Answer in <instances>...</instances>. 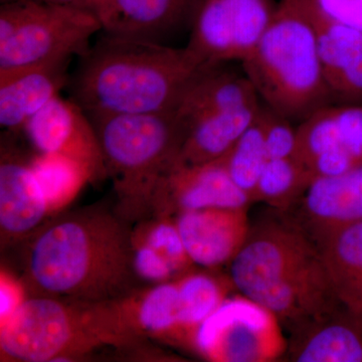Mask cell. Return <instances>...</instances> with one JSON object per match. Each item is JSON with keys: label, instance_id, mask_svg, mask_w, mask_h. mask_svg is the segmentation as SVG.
I'll use <instances>...</instances> for the list:
<instances>
[{"label": "cell", "instance_id": "1", "mask_svg": "<svg viewBox=\"0 0 362 362\" xmlns=\"http://www.w3.org/2000/svg\"><path fill=\"white\" fill-rule=\"evenodd\" d=\"M132 256V233L117 216L78 211L35 233L23 257L25 283L33 296L117 301L137 278Z\"/></svg>", "mask_w": 362, "mask_h": 362}, {"label": "cell", "instance_id": "2", "mask_svg": "<svg viewBox=\"0 0 362 362\" xmlns=\"http://www.w3.org/2000/svg\"><path fill=\"white\" fill-rule=\"evenodd\" d=\"M103 33L80 57L68 85L71 99L89 115L175 111L188 84L207 66L187 47Z\"/></svg>", "mask_w": 362, "mask_h": 362}, {"label": "cell", "instance_id": "3", "mask_svg": "<svg viewBox=\"0 0 362 362\" xmlns=\"http://www.w3.org/2000/svg\"><path fill=\"white\" fill-rule=\"evenodd\" d=\"M314 0H280L243 71L262 104L300 123L333 104L319 58Z\"/></svg>", "mask_w": 362, "mask_h": 362}, {"label": "cell", "instance_id": "4", "mask_svg": "<svg viewBox=\"0 0 362 362\" xmlns=\"http://www.w3.org/2000/svg\"><path fill=\"white\" fill-rule=\"evenodd\" d=\"M132 337L114 301L94 303L33 295L1 321L0 349L11 361H70Z\"/></svg>", "mask_w": 362, "mask_h": 362}, {"label": "cell", "instance_id": "5", "mask_svg": "<svg viewBox=\"0 0 362 362\" xmlns=\"http://www.w3.org/2000/svg\"><path fill=\"white\" fill-rule=\"evenodd\" d=\"M107 175L128 204H152L164 176L175 166L187 130L175 111L89 115Z\"/></svg>", "mask_w": 362, "mask_h": 362}, {"label": "cell", "instance_id": "6", "mask_svg": "<svg viewBox=\"0 0 362 362\" xmlns=\"http://www.w3.org/2000/svg\"><path fill=\"white\" fill-rule=\"evenodd\" d=\"M94 13L76 6L14 0L0 7V74L70 63L102 32Z\"/></svg>", "mask_w": 362, "mask_h": 362}, {"label": "cell", "instance_id": "7", "mask_svg": "<svg viewBox=\"0 0 362 362\" xmlns=\"http://www.w3.org/2000/svg\"><path fill=\"white\" fill-rule=\"evenodd\" d=\"M230 264L233 288L252 300L299 282L324 266L315 240L294 220L269 221L251 228Z\"/></svg>", "mask_w": 362, "mask_h": 362}, {"label": "cell", "instance_id": "8", "mask_svg": "<svg viewBox=\"0 0 362 362\" xmlns=\"http://www.w3.org/2000/svg\"><path fill=\"white\" fill-rule=\"evenodd\" d=\"M194 349L211 361L270 362L287 351L277 317L240 294L228 297L197 328Z\"/></svg>", "mask_w": 362, "mask_h": 362}, {"label": "cell", "instance_id": "9", "mask_svg": "<svg viewBox=\"0 0 362 362\" xmlns=\"http://www.w3.org/2000/svg\"><path fill=\"white\" fill-rule=\"evenodd\" d=\"M275 0H199L187 45L204 66L240 63L268 30Z\"/></svg>", "mask_w": 362, "mask_h": 362}, {"label": "cell", "instance_id": "10", "mask_svg": "<svg viewBox=\"0 0 362 362\" xmlns=\"http://www.w3.org/2000/svg\"><path fill=\"white\" fill-rule=\"evenodd\" d=\"M295 157L311 181L362 165V105H327L298 124Z\"/></svg>", "mask_w": 362, "mask_h": 362}, {"label": "cell", "instance_id": "11", "mask_svg": "<svg viewBox=\"0 0 362 362\" xmlns=\"http://www.w3.org/2000/svg\"><path fill=\"white\" fill-rule=\"evenodd\" d=\"M23 131L39 153L59 154L80 162L93 178L107 175L94 126L73 99L57 97L28 121Z\"/></svg>", "mask_w": 362, "mask_h": 362}, {"label": "cell", "instance_id": "12", "mask_svg": "<svg viewBox=\"0 0 362 362\" xmlns=\"http://www.w3.org/2000/svg\"><path fill=\"white\" fill-rule=\"evenodd\" d=\"M251 197L232 180L223 161L199 165H175L164 176L152 204H160L162 211H199L206 209L247 207Z\"/></svg>", "mask_w": 362, "mask_h": 362}, {"label": "cell", "instance_id": "13", "mask_svg": "<svg viewBox=\"0 0 362 362\" xmlns=\"http://www.w3.org/2000/svg\"><path fill=\"white\" fill-rule=\"evenodd\" d=\"M175 223L192 263L204 268L230 263L251 230L247 207L183 211Z\"/></svg>", "mask_w": 362, "mask_h": 362}, {"label": "cell", "instance_id": "14", "mask_svg": "<svg viewBox=\"0 0 362 362\" xmlns=\"http://www.w3.org/2000/svg\"><path fill=\"white\" fill-rule=\"evenodd\" d=\"M47 199L30 161L2 139L0 163V230L6 242L20 240L39 228L49 214Z\"/></svg>", "mask_w": 362, "mask_h": 362}, {"label": "cell", "instance_id": "15", "mask_svg": "<svg viewBox=\"0 0 362 362\" xmlns=\"http://www.w3.org/2000/svg\"><path fill=\"white\" fill-rule=\"evenodd\" d=\"M314 21L319 58L332 103L362 105V30L328 18L316 2Z\"/></svg>", "mask_w": 362, "mask_h": 362}, {"label": "cell", "instance_id": "16", "mask_svg": "<svg viewBox=\"0 0 362 362\" xmlns=\"http://www.w3.org/2000/svg\"><path fill=\"white\" fill-rule=\"evenodd\" d=\"M295 204L299 206V214L294 221L315 242L333 230L359 223L362 221V165L342 175L315 178Z\"/></svg>", "mask_w": 362, "mask_h": 362}, {"label": "cell", "instance_id": "17", "mask_svg": "<svg viewBox=\"0 0 362 362\" xmlns=\"http://www.w3.org/2000/svg\"><path fill=\"white\" fill-rule=\"evenodd\" d=\"M199 0H109L100 14L102 32L161 42L192 20Z\"/></svg>", "mask_w": 362, "mask_h": 362}, {"label": "cell", "instance_id": "18", "mask_svg": "<svg viewBox=\"0 0 362 362\" xmlns=\"http://www.w3.org/2000/svg\"><path fill=\"white\" fill-rule=\"evenodd\" d=\"M69 63L33 66L0 74V125L6 132L25 129L40 111L68 87Z\"/></svg>", "mask_w": 362, "mask_h": 362}, {"label": "cell", "instance_id": "19", "mask_svg": "<svg viewBox=\"0 0 362 362\" xmlns=\"http://www.w3.org/2000/svg\"><path fill=\"white\" fill-rule=\"evenodd\" d=\"M261 102L246 74L221 65L202 68L181 96L175 113L185 130L202 117Z\"/></svg>", "mask_w": 362, "mask_h": 362}, {"label": "cell", "instance_id": "20", "mask_svg": "<svg viewBox=\"0 0 362 362\" xmlns=\"http://www.w3.org/2000/svg\"><path fill=\"white\" fill-rule=\"evenodd\" d=\"M290 358L297 362H362V326L344 308L292 333Z\"/></svg>", "mask_w": 362, "mask_h": 362}, {"label": "cell", "instance_id": "21", "mask_svg": "<svg viewBox=\"0 0 362 362\" xmlns=\"http://www.w3.org/2000/svg\"><path fill=\"white\" fill-rule=\"evenodd\" d=\"M315 243L338 302L362 326V221Z\"/></svg>", "mask_w": 362, "mask_h": 362}, {"label": "cell", "instance_id": "22", "mask_svg": "<svg viewBox=\"0 0 362 362\" xmlns=\"http://www.w3.org/2000/svg\"><path fill=\"white\" fill-rule=\"evenodd\" d=\"M262 102L216 112L188 126L175 165H199L220 160L258 118Z\"/></svg>", "mask_w": 362, "mask_h": 362}, {"label": "cell", "instance_id": "23", "mask_svg": "<svg viewBox=\"0 0 362 362\" xmlns=\"http://www.w3.org/2000/svg\"><path fill=\"white\" fill-rule=\"evenodd\" d=\"M119 309L124 322L134 334L135 329H140L150 334L180 338L178 279L160 283L134 303L120 305Z\"/></svg>", "mask_w": 362, "mask_h": 362}, {"label": "cell", "instance_id": "24", "mask_svg": "<svg viewBox=\"0 0 362 362\" xmlns=\"http://www.w3.org/2000/svg\"><path fill=\"white\" fill-rule=\"evenodd\" d=\"M233 287L232 281L225 282L206 273L178 279L180 339L192 345L197 328L221 306Z\"/></svg>", "mask_w": 362, "mask_h": 362}, {"label": "cell", "instance_id": "25", "mask_svg": "<svg viewBox=\"0 0 362 362\" xmlns=\"http://www.w3.org/2000/svg\"><path fill=\"white\" fill-rule=\"evenodd\" d=\"M30 165L44 192L49 213L65 206L86 181L93 180L85 165L59 154L39 153L30 160Z\"/></svg>", "mask_w": 362, "mask_h": 362}, {"label": "cell", "instance_id": "26", "mask_svg": "<svg viewBox=\"0 0 362 362\" xmlns=\"http://www.w3.org/2000/svg\"><path fill=\"white\" fill-rule=\"evenodd\" d=\"M310 182L306 166L297 157L269 159L259 176L254 201L259 199L279 209H288Z\"/></svg>", "mask_w": 362, "mask_h": 362}, {"label": "cell", "instance_id": "27", "mask_svg": "<svg viewBox=\"0 0 362 362\" xmlns=\"http://www.w3.org/2000/svg\"><path fill=\"white\" fill-rule=\"evenodd\" d=\"M263 108V106H262ZM221 160L233 182L254 201L255 192L269 158L265 146L262 110Z\"/></svg>", "mask_w": 362, "mask_h": 362}, {"label": "cell", "instance_id": "28", "mask_svg": "<svg viewBox=\"0 0 362 362\" xmlns=\"http://www.w3.org/2000/svg\"><path fill=\"white\" fill-rule=\"evenodd\" d=\"M132 240L147 245L163 255L181 277L187 275V270L194 264L183 245L175 221H169L166 216L147 226L139 235L132 233Z\"/></svg>", "mask_w": 362, "mask_h": 362}, {"label": "cell", "instance_id": "29", "mask_svg": "<svg viewBox=\"0 0 362 362\" xmlns=\"http://www.w3.org/2000/svg\"><path fill=\"white\" fill-rule=\"evenodd\" d=\"M265 146L269 159L290 158L296 156L298 125L286 117L276 113L263 105Z\"/></svg>", "mask_w": 362, "mask_h": 362}, {"label": "cell", "instance_id": "30", "mask_svg": "<svg viewBox=\"0 0 362 362\" xmlns=\"http://www.w3.org/2000/svg\"><path fill=\"white\" fill-rule=\"evenodd\" d=\"M132 245L133 268L137 278L160 284L180 276L173 264L160 252L142 243L132 240Z\"/></svg>", "mask_w": 362, "mask_h": 362}, {"label": "cell", "instance_id": "31", "mask_svg": "<svg viewBox=\"0 0 362 362\" xmlns=\"http://www.w3.org/2000/svg\"><path fill=\"white\" fill-rule=\"evenodd\" d=\"M0 282V318L6 320L23 302L21 286L2 272Z\"/></svg>", "mask_w": 362, "mask_h": 362}, {"label": "cell", "instance_id": "32", "mask_svg": "<svg viewBox=\"0 0 362 362\" xmlns=\"http://www.w3.org/2000/svg\"><path fill=\"white\" fill-rule=\"evenodd\" d=\"M321 13L332 20L347 23L351 20L362 0H315Z\"/></svg>", "mask_w": 362, "mask_h": 362}, {"label": "cell", "instance_id": "33", "mask_svg": "<svg viewBox=\"0 0 362 362\" xmlns=\"http://www.w3.org/2000/svg\"><path fill=\"white\" fill-rule=\"evenodd\" d=\"M108 2L109 0H80L76 6L94 13L99 18L100 14L104 11L105 6Z\"/></svg>", "mask_w": 362, "mask_h": 362}, {"label": "cell", "instance_id": "34", "mask_svg": "<svg viewBox=\"0 0 362 362\" xmlns=\"http://www.w3.org/2000/svg\"><path fill=\"white\" fill-rule=\"evenodd\" d=\"M45 4H56V6H77L80 0H37Z\"/></svg>", "mask_w": 362, "mask_h": 362}, {"label": "cell", "instance_id": "35", "mask_svg": "<svg viewBox=\"0 0 362 362\" xmlns=\"http://www.w3.org/2000/svg\"><path fill=\"white\" fill-rule=\"evenodd\" d=\"M14 1V0H1V4H4V2Z\"/></svg>", "mask_w": 362, "mask_h": 362}]
</instances>
